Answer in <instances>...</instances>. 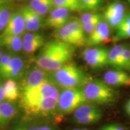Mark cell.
Returning a JSON list of instances; mask_svg holds the SVG:
<instances>
[{"label": "cell", "instance_id": "1", "mask_svg": "<svg viewBox=\"0 0 130 130\" xmlns=\"http://www.w3.org/2000/svg\"><path fill=\"white\" fill-rule=\"evenodd\" d=\"M75 47L55 39L42 46L35 59L37 66L48 72H53L71 62Z\"/></svg>", "mask_w": 130, "mask_h": 130}, {"label": "cell", "instance_id": "2", "mask_svg": "<svg viewBox=\"0 0 130 130\" xmlns=\"http://www.w3.org/2000/svg\"><path fill=\"white\" fill-rule=\"evenodd\" d=\"M50 78L58 87L68 89L83 87L91 78L75 64L69 62L59 69L50 72Z\"/></svg>", "mask_w": 130, "mask_h": 130}, {"label": "cell", "instance_id": "3", "mask_svg": "<svg viewBox=\"0 0 130 130\" xmlns=\"http://www.w3.org/2000/svg\"><path fill=\"white\" fill-rule=\"evenodd\" d=\"M87 101L99 104H108L115 102L116 92L103 80L91 78L83 87Z\"/></svg>", "mask_w": 130, "mask_h": 130}, {"label": "cell", "instance_id": "4", "mask_svg": "<svg viewBox=\"0 0 130 130\" xmlns=\"http://www.w3.org/2000/svg\"><path fill=\"white\" fill-rule=\"evenodd\" d=\"M56 39L74 47L86 45L87 38L79 18H71L66 25L55 31Z\"/></svg>", "mask_w": 130, "mask_h": 130}, {"label": "cell", "instance_id": "5", "mask_svg": "<svg viewBox=\"0 0 130 130\" xmlns=\"http://www.w3.org/2000/svg\"><path fill=\"white\" fill-rule=\"evenodd\" d=\"M87 102L83 87L63 89L60 92L56 110L62 115H67L74 113Z\"/></svg>", "mask_w": 130, "mask_h": 130}, {"label": "cell", "instance_id": "6", "mask_svg": "<svg viewBox=\"0 0 130 130\" xmlns=\"http://www.w3.org/2000/svg\"><path fill=\"white\" fill-rule=\"evenodd\" d=\"M60 92L59 87L50 78L36 87L21 91L20 103H26L49 97L58 99Z\"/></svg>", "mask_w": 130, "mask_h": 130}, {"label": "cell", "instance_id": "7", "mask_svg": "<svg viewBox=\"0 0 130 130\" xmlns=\"http://www.w3.org/2000/svg\"><path fill=\"white\" fill-rule=\"evenodd\" d=\"M57 102L58 99L49 97L21 104V105L27 115L46 116L57 110Z\"/></svg>", "mask_w": 130, "mask_h": 130}, {"label": "cell", "instance_id": "8", "mask_svg": "<svg viewBox=\"0 0 130 130\" xmlns=\"http://www.w3.org/2000/svg\"><path fill=\"white\" fill-rule=\"evenodd\" d=\"M126 13L125 5L121 0H113L107 6L102 15L110 28L116 30Z\"/></svg>", "mask_w": 130, "mask_h": 130}, {"label": "cell", "instance_id": "9", "mask_svg": "<svg viewBox=\"0 0 130 130\" xmlns=\"http://www.w3.org/2000/svg\"><path fill=\"white\" fill-rule=\"evenodd\" d=\"M108 51L103 47L86 48L82 57L86 63L93 69H101L108 64Z\"/></svg>", "mask_w": 130, "mask_h": 130}, {"label": "cell", "instance_id": "10", "mask_svg": "<svg viewBox=\"0 0 130 130\" xmlns=\"http://www.w3.org/2000/svg\"><path fill=\"white\" fill-rule=\"evenodd\" d=\"M49 79L50 72H46L36 66L26 72L21 79L22 80L19 85L21 91L36 87Z\"/></svg>", "mask_w": 130, "mask_h": 130}, {"label": "cell", "instance_id": "11", "mask_svg": "<svg viewBox=\"0 0 130 130\" xmlns=\"http://www.w3.org/2000/svg\"><path fill=\"white\" fill-rule=\"evenodd\" d=\"M71 12L65 8L54 7L47 16L44 22L45 25L55 30L61 28L71 18Z\"/></svg>", "mask_w": 130, "mask_h": 130}, {"label": "cell", "instance_id": "12", "mask_svg": "<svg viewBox=\"0 0 130 130\" xmlns=\"http://www.w3.org/2000/svg\"><path fill=\"white\" fill-rule=\"evenodd\" d=\"M26 72L23 60L18 56H13L9 64L0 72V77L6 79H22Z\"/></svg>", "mask_w": 130, "mask_h": 130}, {"label": "cell", "instance_id": "13", "mask_svg": "<svg viewBox=\"0 0 130 130\" xmlns=\"http://www.w3.org/2000/svg\"><path fill=\"white\" fill-rule=\"evenodd\" d=\"M110 27L105 21L102 20L96 28L87 37L86 45L96 46L107 43L110 40Z\"/></svg>", "mask_w": 130, "mask_h": 130}, {"label": "cell", "instance_id": "14", "mask_svg": "<svg viewBox=\"0 0 130 130\" xmlns=\"http://www.w3.org/2000/svg\"><path fill=\"white\" fill-rule=\"evenodd\" d=\"M25 25L21 10L12 13L7 27L0 34L3 36H23Z\"/></svg>", "mask_w": 130, "mask_h": 130}, {"label": "cell", "instance_id": "15", "mask_svg": "<svg viewBox=\"0 0 130 130\" xmlns=\"http://www.w3.org/2000/svg\"><path fill=\"white\" fill-rule=\"evenodd\" d=\"M103 81L110 86H130V75L121 69L107 71L104 74Z\"/></svg>", "mask_w": 130, "mask_h": 130}, {"label": "cell", "instance_id": "16", "mask_svg": "<svg viewBox=\"0 0 130 130\" xmlns=\"http://www.w3.org/2000/svg\"><path fill=\"white\" fill-rule=\"evenodd\" d=\"M25 25V30L28 32L37 31L41 28L43 18L33 11L28 5L21 9Z\"/></svg>", "mask_w": 130, "mask_h": 130}, {"label": "cell", "instance_id": "17", "mask_svg": "<svg viewBox=\"0 0 130 130\" xmlns=\"http://www.w3.org/2000/svg\"><path fill=\"white\" fill-rule=\"evenodd\" d=\"M0 47L6 48L13 54L20 53L23 50L22 36L0 35Z\"/></svg>", "mask_w": 130, "mask_h": 130}, {"label": "cell", "instance_id": "18", "mask_svg": "<svg viewBox=\"0 0 130 130\" xmlns=\"http://www.w3.org/2000/svg\"><path fill=\"white\" fill-rule=\"evenodd\" d=\"M17 114V108L14 102L4 101L0 104V126L9 122Z\"/></svg>", "mask_w": 130, "mask_h": 130}, {"label": "cell", "instance_id": "19", "mask_svg": "<svg viewBox=\"0 0 130 130\" xmlns=\"http://www.w3.org/2000/svg\"><path fill=\"white\" fill-rule=\"evenodd\" d=\"M5 91V101L14 102L21 96L20 86L14 79H6L3 83Z\"/></svg>", "mask_w": 130, "mask_h": 130}, {"label": "cell", "instance_id": "20", "mask_svg": "<svg viewBox=\"0 0 130 130\" xmlns=\"http://www.w3.org/2000/svg\"><path fill=\"white\" fill-rule=\"evenodd\" d=\"M28 6L42 18L54 8L53 0H30Z\"/></svg>", "mask_w": 130, "mask_h": 130}, {"label": "cell", "instance_id": "21", "mask_svg": "<svg viewBox=\"0 0 130 130\" xmlns=\"http://www.w3.org/2000/svg\"><path fill=\"white\" fill-rule=\"evenodd\" d=\"M130 38V12L126 13L124 18L116 30L113 36V40L115 42Z\"/></svg>", "mask_w": 130, "mask_h": 130}, {"label": "cell", "instance_id": "22", "mask_svg": "<svg viewBox=\"0 0 130 130\" xmlns=\"http://www.w3.org/2000/svg\"><path fill=\"white\" fill-rule=\"evenodd\" d=\"M125 46L126 45L125 44H118L108 51V65L116 69H120L122 53Z\"/></svg>", "mask_w": 130, "mask_h": 130}, {"label": "cell", "instance_id": "23", "mask_svg": "<svg viewBox=\"0 0 130 130\" xmlns=\"http://www.w3.org/2000/svg\"><path fill=\"white\" fill-rule=\"evenodd\" d=\"M101 110L98 107L93 104H84L81 105L73 113V120L75 122L78 119L88 116L95 113L101 111Z\"/></svg>", "mask_w": 130, "mask_h": 130}, {"label": "cell", "instance_id": "24", "mask_svg": "<svg viewBox=\"0 0 130 130\" xmlns=\"http://www.w3.org/2000/svg\"><path fill=\"white\" fill-rule=\"evenodd\" d=\"M54 7L65 8L71 12L83 11L79 0H53Z\"/></svg>", "mask_w": 130, "mask_h": 130}, {"label": "cell", "instance_id": "25", "mask_svg": "<svg viewBox=\"0 0 130 130\" xmlns=\"http://www.w3.org/2000/svg\"><path fill=\"white\" fill-rule=\"evenodd\" d=\"M106 0H79L83 11L94 12L103 6Z\"/></svg>", "mask_w": 130, "mask_h": 130}, {"label": "cell", "instance_id": "26", "mask_svg": "<svg viewBox=\"0 0 130 130\" xmlns=\"http://www.w3.org/2000/svg\"><path fill=\"white\" fill-rule=\"evenodd\" d=\"M12 13L6 5L0 6V32H2L7 27Z\"/></svg>", "mask_w": 130, "mask_h": 130}, {"label": "cell", "instance_id": "27", "mask_svg": "<svg viewBox=\"0 0 130 130\" xmlns=\"http://www.w3.org/2000/svg\"><path fill=\"white\" fill-rule=\"evenodd\" d=\"M102 118V111L95 113L92 115H89L88 116L84 117V118L78 119L76 120L75 122L79 124H83V125H87V124H92V123H96L97 122L100 121Z\"/></svg>", "mask_w": 130, "mask_h": 130}, {"label": "cell", "instance_id": "28", "mask_svg": "<svg viewBox=\"0 0 130 130\" xmlns=\"http://www.w3.org/2000/svg\"><path fill=\"white\" fill-rule=\"evenodd\" d=\"M45 42H37L32 43H25L23 42V51L27 54H31L42 48L45 45Z\"/></svg>", "mask_w": 130, "mask_h": 130}, {"label": "cell", "instance_id": "29", "mask_svg": "<svg viewBox=\"0 0 130 130\" xmlns=\"http://www.w3.org/2000/svg\"><path fill=\"white\" fill-rule=\"evenodd\" d=\"M23 42L32 43L37 42H45V37L39 33L35 32H28L24 34L22 36Z\"/></svg>", "mask_w": 130, "mask_h": 130}, {"label": "cell", "instance_id": "30", "mask_svg": "<svg viewBox=\"0 0 130 130\" xmlns=\"http://www.w3.org/2000/svg\"><path fill=\"white\" fill-rule=\"evenodd\" d=\"M120 69L130 71V47L127 45L123 51Z\"/></svg>", "mask_w": 130, "mask_h": 130}, {"label": "cell", "instance_id": "31", "mask_svg": "<svg viewBox=\"0 0 130 130\" xmlns=\"http://www.w3.org/2000/svg\"><path fill=\"white\" fill-rule=\"evenodd\" d=\"M98 18H103L102 14L97 12H90L82 14L79 19L80 20L81 24H84L88 22H90L91 21H93L94 19Z\"/></svg>", "mask_w": 130, "mask_h": 130}, {"label": "cell", "instance_id": "32", "mask_svg": "<svg viewBox=\"0 0 130 130\" xmlns=\"http://www.w3.org/2000/svg\"><path fill=\"white\" fill-rule=\"evenodd\" d=\"M102 20H103V18L96 19L93 21H90V22H87L86 24H82L85 34H87L89 36L90 33H92L96 28V27H97V25H98L99 23Z\"/></svg>", "mask_w": 130, "mask_h": 130}, {"label": "cell", "instance_id": "33", "mask_svg": "<svg viewBox=\"0 0 130 130\" xmlns=\"http://www.w3.org/2000/svg\"><path fill=\"white\" fill-rule=\"evenodd\" d=\"M13 56V54L11 53L3 55L2 57L0 58V72L7 66Z\"/></svg>", "mask_w": 130, "mask_h": 130}, {"label": "cell", "instance_id": "34", "mask_svg": "<svg viewBox=\"0 0 130 130\" xmlns=\"http://www.w3.org/2000/svg\"><path fill=\"white\" fill-rule=\"evenodd\" d=\"M5 98H6V95H5L4 85L0 80V104L5 101Z\"/></svg>", "mask_w": 130, "mask_h": 130}, {"label": "cell", "instance_id": "35", "mask_svg": "<svg viewBox=\"0 0 130 130\" xmlns=\"http://www.w3.org/2000/svg\"><path fill=\"white\" fill-rule=\"evenodd\" d=\"M106 128L109 130H126L123 126L118 124H110L108 125H106Z\"/></svg>", "mask_w": 130, "mask_h": 130}, {"label": "cell", "instance_id": "36", "mask_svg": "<svg viewBox=\"0 0 130 130\" xmlns=\"http://www.w3.org/2000/svg\"><path fill=\"white\" fill-rule=\"evenodd\" d=\"M125 109L126 113L130 116V99L126 102L125 105Z\"/></svg>", "mask_w": 130, "mask_h": 130}, {"label": "cell", "instance_id": "37", "mask_svg": "<svg viewBox=\"0 0 130 130\" xmlns=\"http://www.w3.org/2000/svg\"><path fill=\"white\" fill-rule=\"evenodd\" d=\"M38 130H55L53 128L51 127L50 126L47 125H43L39 126Z\"/></svg>", "mask_w": 130, "mask_h": 130}, {"label": "cell", "instance_id": "38", "mask_svg": "<svg viewBox=\"0 0 130 130\" xmlns=\"http://www.w3.org/2000/svg\"><path fill=\"white\" fill-rule=\"evenodd\" d=\"M39 127L37 126H30L26 127L25 126V130H38Z\"/></svg>", "mask_w": 130, "mask_h": 130}, {"label": "cell", "instance_id": "39", "mask_svg": "<svg viewBox=\"0 0 130 130\" xmlns=\"http://www.w3.org/2000/svg\"><path fill=\"white\" fill-rule=\"evenodd\" d=\"M11 130H25V127L22 126H16Z\"/></svg>", "mask_w": 130, "mask_h": 130}, {"label": "cell", "instance_id": "40", "mask_svg": "<svg viewBox=\"0 0 130 130\" xmlns=\"http://www.w3.org/2000/svg\"><path fill=\"white\" fill-rule=\"evenodd\" d=\"M7 2V0H0V6L5 5L6 3Z\"/></svg>", "mask_w": 130, "mask_h": 130}, {"label": "cell", "instance_id": "41", "mask_svg": "<svg viewBox=\"0 0 130 130\" xmlns=\"http://www.w3.org/2000/svg\"><path fill=\"white\" fill-rule=\"evenodd\" d=\"M100 130H109V129H107V128H106V126H104V127H102V128H101Z\"/></svg>", "mask_w": 130, "mask_h": 130}, {"label": "cell", "instance_id": "42", "mask_svg": "<svg viewBox=\"0 0 130 130\" xmlns=\"http://www.w3.org/2000/svg\"><path fill=\"white\" fill-rule=\"evenodd\" d=\"M3 52H2V50H1V48H0V58L1 57H2V56H3Z\"/></svg>", "mask_w": 130, "mask_h": 130}, {"label": "cell", "instance_id": "43", "mask_svg": "<svg viewBox=\"0 0 130 130\" xmlns=\"http://www.w3.org/2000/svg\"><path fill=\"white\" fill-rule=\"evenodd\" d=\"M14 1H17V2H21V1H25V0H14Z\"/></svg>", "mask_w": 130, "mask_h": 130}, {"label": "cell", "instance_id": "44", "mask_svg": "<svg viewBox=\"0 0 130 130\" xmlns=\"http://www.w3.org/2000/svg\"><path fill=\"white\" fill-rule=\"evenodd\" d=\"M72 130H81V129H79V128H75V129Z\"/></svg>", "mask_w": 130, "mask_h": 130}, {"label": "cell", "instance_id": "45", "mask_svg": "<svg viewBox=\"0 0 130 130\" xmlns=\"http://www.w3.org/2000/svg\"><path fill=\"white\" fill-rule=\"evenodd\" d=\"M81 130H89V129H87V128H83V129H81Z\"/></svg>", "mask_w": 130, "mask_h": 130}, {"label": "cell", "instance_id": "46", "mask_svg": "<svg viewBox=\"0 0 130 130\" xmlns=\"http://www.w3.org/2000/svg\"><path fill=\"white\" fill-rule=\"evenodd\" d=\"M127 1H128V3H129V4H130V0H127Z\"/></svg>", "mask_w": 130, "mask_h": 130}]
</instances>
